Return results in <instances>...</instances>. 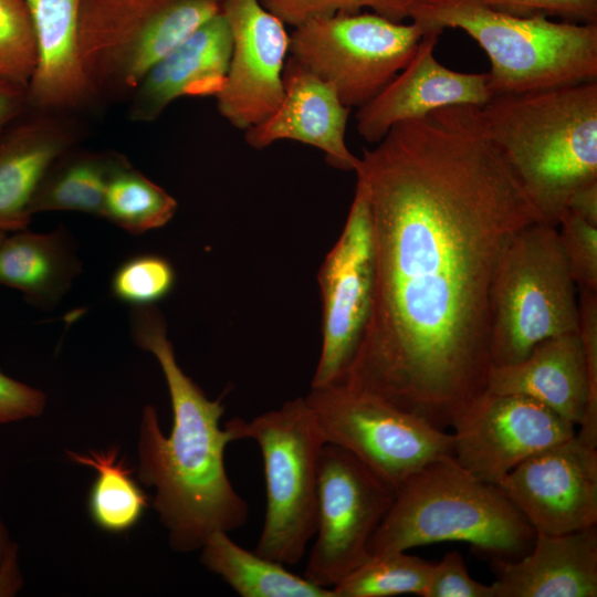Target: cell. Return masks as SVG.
Returning <instances> with one entry per match:
<instances>
[{
	"label": "cell",
	"mask_w": 597,
	"mask_h": 597,
	"mask_svg": "<svg viewBox=\"0 0 597 597\" xmlns=\"http://www.w3.org/2000/svg\"><path fill=\"white\" fill-rule=\"evenodd\" d=\"M376 144L355 170L370 212L373 306L337 383L444 430L486 389L498 258L542 220L479 106L400 122Z\"/></svg>",
	"instance_id": "6da1fadb"
},
{
	"label": "cell",
	"mask_w": 597,
	"mask_h": 597,
	"mask_svg": "<svg viewBox=\"0 0 597 597\" xmlns=\"http://www.w3.org/2000/svg\"><path fill=\"white\" fill-rule=\"evenodd\" d=\"M129 328L134 343L160 365L174 415L165 436L156 408L144 407L138 476L155 489L153 505L171 548L193 552L210 534L230 533L248 521V503L234 490L224 465L226 447L234 439L220 426L221 398L210 400L178 365L161 312L154 305L132 306Z\"/></svg>",
	"instance_id": "7a4b0ae2"
},
{
	"label": "cell",
	"mask_w": 597,
	"mask_h": 597,
	"mask_svg": "<svg viewBox=\"0 0 597 597\" xmlns=\"http://www.w3.org/2000/svg\"><path fill=\"white\" fill-rule=\"evenodd\" d=\"M480 112L541 220L557 227L570 199L597 184V80L494 95Z\"/></svg>",
	"instance_id": "3957f363"
},
{
	"label": "cell",
	"mask_w": 597,
	"mask_h": 597,
	"mask_svg": "<svg viewBox=\"0 0 597 597\" xmlns=\"http://www.w3.org/2000/svg\"><path fill=\"white\" fill-rule=\"evenodd\" d=\"M535 535L498 485L475 479L448 454L396 488L368 551L373 555L460 541L492 561H515L531 551Z\"/></svg>",
	"instance_id": "277c9868"
},
{
	"label": "cell",
	"mask_w": 597,
	"mask_h": 597,
	"mask_svg": "<svg viewBox=\"0 0 597 597\" xmlns=\"http://www.w3.org/2000/svg\"><path fill=\"white\" fill-rule=\"evenodd\" d=\"M408 19L423 31L463 30L488 55L494 95L597 80V23L521 17L479 0H410Z\"/></svg>",
	"instance_id": "5b68a950"
},
{
	"label": "cell",
	"mask_w": 597,
	"mask_h": 597,
	"mask_svg": "<svg viewBox=\"0 0 597 597\" xmlns=\"http://www.w3.org/2000/svg\"><path fill=\"white\" fill-rule=\"evenodd\" d=\"M577 287L557 227L517 230L503 247L489 293L491 366L523 360L541 342L578 332Z\"/></svg>",
	"instance_id": "8992f818"
},
{
	"label": "cell",
	"mask_w": 597,
	"mask_h": 597,
	"mask_svg": "<svg viewBox=\"0 0 597 597\" xmlns=\"http://www.w3.org/2000/svg\"><path fill=\"white\" fill-rule=\"evenodd\" d=\"M223 426L234 441H255L262 454L266 509L254 552L283 565L298 563L316 532L318 460L326 443L305 397Z\"/></svg>",
	"instance_id": "52a82bcc"
},
{
	"label": "cell",
	"mask_w": 597,
	"mask_h": 597,
	"mask_svg": "<svg viewBox=\"0 0 597 597\" xmlns=\"http://www.w3.org/2000/svg\"><path fill=\"white\" fill-rule=\"evenodd\" d=\"M223 0H80L77 46L98 100L130 97L146 72Z\"/></svg>",
	"instance_id": "ba28073f"
},
{
	"label": "cell",
	"mask_w": 597,
	"mask_h": 597,
	"mask_svg": "<svg viewBox=\"0 0 597 597\" xmlns=\"http://www.w3.org/2000/svg\"><path fill=\"white\" fill-rule=\"evenodd\" d=\"M425 31L375 12L310 20L290 32L289 55L331 85L347 107L373 100L410 61Z\"/></svg>",
	"instance_id": "9c48e42d"
},
{
	"label": "cell",
	"mask_w": 597,
	"mask_h": 597,
	"mask_svg": "<svg viewBox=\"0 0 597 597\" xmlns=\"http://www.w3.org/2000/svg\"><path fill=\"white\" fill-rule=\"evenodd\" d=\"M305 399L326 443L353 453L395 490L423 465L452 454V433L343 384L311 387Z\"/></svg>",
	"instance_id": "30bf717a"
},
{
	"label": "cell",
	"mask_w": 597,
	"mask_h": 597,
	"mask_svg": "<svg viewBox=\"0 0 597 597\" xmlns=\"http://www.w3.org/2000/svg\"><path fill=\"white\" fill-rule=\"evenodd\" d=\"M317 524L303 576L333 588L369 556L395 489L349 451L325 443L318 460Z\"/></svg>",
	"instance_id": "8fae6325"
},
{
	"label": "cell",
	"mask_w": 597,
	"mask_h": 597,
	"mask_svg": "<svg viewBox=\"0 0 597 597\" xmlns=\"http://www.w3.org/2000/svg\"><path fill=\"white\" fill-rule=\"evenodd\" d=\"M322 348L312 387L337 383L367 327L374 298V244L364 189L356 184L344 229L320 271Z\"/></svg>",
	"instance_id": "7c38bea8"
},
{
	"label": "cell",
	"mask_w": 597,
	"mask_h": 597,
	"mask_svg": "<svg viewBox=\"0 0 597 597\" xmlns=\"http://www.w3.org/2000/svg\"><path fill=\"white\" fill-rule=\"evenodd\" d=\"M451 427L455 462L495 485L530 457L576 433L575 425L535 399L486 390Z\"/></svg>",
	"instance_id": "4fadbf2b"
},
{
	"label": "cell",
	"mask_w": 597,
	"mask_h": 597,
	"mask_svg": "<svg viewBox=\"0 0 597 597\" xmlns=\"http://www.w3.org/2000/svg\"><path fill=\"white\" fill-rule=\"evenodd\" d=\"M498 486L536 533L597 524V447L575 433L520 463Z\"/></svg>",
	"instance_id": "5bb4252c"
},
{
	"label": "cell",
	"mask_w": 597,
	"mask_h": 597,
	"mask_svg": "<svg viewBox=\"0 0 597 597\" xmlns=\"http://www.w3.org/2000/svg\"><path fill=\"white\" fill-rule=\"evenodd\" d=\"M222 14L232 51L217 108L234 128L247 130L270 116L282 100L290 33L259 0H223Z\"/></svg>",
	"instance_id": "9a60e30c"
},
{
	"label": "cell",
	"mask_w": 597,
	"mask_h": 597,
	"mask_svg": "<svg viewBox=\"0 0 597 597\" xmlns=\"http://www.w3.org/2000/svg\"><path fill=\"white\" fill-rule=\"evenodd\" d=\"M440 35L436 30L425 31L408 64L357 108L356 128L363 139L376 144L400 122L448 106L481 107L493 97L488 73L458 72L438 62L434 48Z\"/></svg>",
	"instance_id": "2e32d148"
},
{
	"label": "cell",
	"mask_w": 597,
	"mask_h": 597,
	"mask_svg": "<svg viewBox=\"0 0 597 597\" xmlns=\"http://www.w3.org/2000/svg\"><path fill=\"white\" fill-rule=\"evenodd\" d=\"M350 109L331 85L289 55L279 106L263 122L244 130V139L254 149L279 140L300 142L320 149L332 167L355 171L359 157L346 144Z\"/></svg>",
	"instance_id": "e0dca14e"
},
{
	"label": "cell",
	"mask_w": 597,
	"mask_h": 597,
	"mask_svg": "<svg viewBox=\"0 0 597 597\" xmlns=\"http://www.w3.org/2000/svg\"><path fill=\"white\" fill-rule=\"evenodd\" d=\"M231 51V31L221 12L146 72L129 97V118L149 123L179 97H216L223 88Z\"/></svg>",
	"instance_id": "ac0fdd59"
},
{
	"label": "cell",
	"mask_w": 597,
	"mask_h": 597,
	"mask_svg": "<svg viewBox=\"0 0 597 597\" xmlns=\"http://www.w3.org/2000/svg\"><path fill=\"white\" fill-rule=\"evenodd\" d=\"M59 113L27 108L0 134V230H25L33 196L50 166L75 143Z\"/></svg>",
	"instance_id": "d6986e66"
},
{
	"label": "cell",
	"mask_w": 597,
	"mask_h": 597,
	"mask_svg": "<svg viewBox=\"0 0 597 597\" xmlns=\"http://www.w3.org/2000/svg\"><path fill=\"white\" fill-rule=\"evenodd\" d=\"M492 565L495 597H596L597 527L536 533L525 556Z\"/></svg>",
	"instance_id": "ffe728a7"
},
{
	"label": "cell",
	"mask_w": 597,
	"mask_h": 597,
	"mask_svg": "<svg viewBox=\"0 0 597 597\" xmlns=\"http://www.w3.org/2000/svg\"><path fill=\"white\" fill-rule=\"evenodd\" d=\"M33 20L38 65L27 88L28 107L50 113L77 111L98 100L80 61V0H25Z\"/></svg>",
	"instance_id": "44dd1931"
},
{
	"label": "cell",
	"mask_w": 597,
	"mask_h": 597,
	"mask_svg": "<svg viewBox=\"0 0 597 597\" xmlns=\"http://www.w3.org/2000/svg\"><path fill=\"white\" fill-rule=\"evenodd\" d=\"M486 391L535 399L578 426L588 400V378L578 332L538 343L521 362L491 366Z\"/></svg>",
	"instance_id": "7402d4cb"
},
{
	"label": "cell",
	"mask_w": 597,
	"mask_h": 597,
	"mask_svg": "<svg viewBox=\"0 0 597 597\" xmlns=\"http://www.w3.org/2000/svg\"><path fill=\"white\" fill-rule=\"evenodd\" d=\"M81 270L74 240L63 227L50 233L15 231L0 243V284L40 308L55 307Z\"/></svg>",
	"instance_id": "603a6c76"
},
{
	"label": "cell",
	"mask_w": 597,
	"mask_h": 597,
	"mask_svg": "<svg viewBox=\"0 0 597 597\" xmlns=\"http://www.w3.org/2000/svg\"><path fill=\"white\" fill-rule=\"evenodd\" d=\"M201 563L242 597H336L331 588L317 586L289 572L283 564L248 551L228 532L210 534L202 546Z\"/></svg>",
	"instance_id": "cb8c5ba5"
},
{
	"label": "cell",
	"mask_w": 597,
	"mask_h": 597,
	"mask_svg": "<svg viewBox=\"0 0 597 597\" xmlns=\"http://www.w3.org/2000/svg\"><path fill=\"white\" fill-rule=\"evenodd\" d=\"M124 156L70 153L46 170L31 201L32 216L43 211H76L102 217L106 186Z\"/></svg>",
	"instance_id": "d4e9b609"
},
{
	"label": "cell",
	"mask_w": 597,
	"mask_h": 597,
	"mask_svg": "<svg viewBox=\"0 0 597 597\" xmlns=\"http://www.w3.org/2000/svg\"><path fill=\"white\" fill-rule=\"evenodd\" d=\"M66 453L70 460L97 472L88 494L93 522L111 533L126 532L135 526L148 506V498L137 484L133 469L121 457L118 448L91 450L87 454Z\"/></svg>",
	"instance_id": "484cf974"
},
{
	"label": "cell",
	"mask_w": 597,
	"mask_h": 597,
	"mask_svg": "<svg viewBox=\"0 0 597 597\" xmlns=\"http://www.w3.org/2000/svg\"><path fill=\"white\" fill-rule=\"evenodd\" d=\"M177 207L172 196L124 157L108 179L102 217L129 233L140 234L167 224Z\"/></svg>",
	"instance_id": "4316f807"
},
{
	"label": "cell",
	"mask_w": 597,
	"mask_h": 597,
	"mask_svg": "<svg viewBox=\"0 0 597 597\" xmlns=\"http://www.w3.org/2000/svg\"><path fill=\"white\" fill-rule=\"evenodd\" d=\"M431 568V563L406 551L373 554L332 589L336 597H425Z\"/></svg>",
	"instance_id": "83f0119b"
},
{
	"label": "cell",
	"mask_w": 597,
	"mask_h": 597,
	"mask_svg": "<svg viewBox=\"0 0 597 597\" xmlns=\"http://www.w3.org/2000/svg\"><path fill=\"white\" fill-rule=\"evenodd\" d=\"M36 65V38L27 1L0 0V78L28 88Z\"/></svg>",
	"instance_id": "f1b7e54d"
},
{
	"label": "cell",
	"mask_w": 597,
	"mask_h": 597,
	"mask_svg": "<svg viewBox=\"0 0 597 597\" xmlns=\"http://www.w3.org/2000/svg\"><path fill=\"white\" fill-rule=\"evenodd\" d=\"M175 271L168 260L142 254L122 263L115 271L111 289L114 296L132 306L154 305L172 290Z\"/></svg>",
	"instance_id": "f546056e"
},
{
	"label": "cell",
	"mask_w": 597,
	"mask_h": 597,
	"mask_svg": "<svg viewBox=\"0 0 597 597\" xmlns=\"http://www.w3.org/2000/svg\"><path fill=\"white\" fill-rule=\"evenodd\" d=\"M261 6L285 25L298 27L310 20L338 13H358L364 9L396 22L408 19L410 0H259Z\"/></svg>",
	"instance_id": "4dcf8cb0"
},
{
	"label": "cell",
	"mask_w": 597,
	"mask_h": 597,
	"mask_svg": "<svg viewBox=\"0 0 597 597\" xmlns=\"http://www.w3.org/2000/svg\"><path fill=\"white\" fill-rule=\"evenodd\" d=\"M557 230L577 290L597 293V227L566 211Z\"/></svg>",
	"instance_id": "1f68e13d"
},
{
	"label": "cell",
	"mask_w": 597,
	"mask_h": 597,
	"mask_svg": "<svg viewBox=\"0 0 597 597\" xmlns=\"http://www.w3.org/2000/svg\"><path fill=\"white\" fill-rule=\"evenodd\" d=\"M578 306V335L586 362L588 400L576 434L585 443L597 447V293L580 292Z\"/></svg>",
	"instance_id": "d6a6232c"
},
{
	"label": "cell",
	"mask_w": 597,
	"mask_h": 597,
	"mask_svg": "<svg viewBox=\"0 0 597 597\" xmlns=\"http://www.w3.org/2000/svg\"><path fill=\"white\" fill-rule=\"evenodd\" d=\"M425 597H495L492 585L473 579L462 555L452 551L432 564Z\"/></svg>",
	"instance_id": "836d02e7"
},
{
	"label": "cell",
	"mask_w": 597,
	"mask_h": 597,
	"mask_svg": "<svg viewBox=\"0 0 597 597\" xmlns=\"http://www.w3.org/2000/svg\"><path fill=\"white\" fill-rule=\"evenodd\" d=\"M511 14L558 15L575 23H597V0H479Z\"/></svg>",
	"instance_id": "e575fe53"
},
{
	"label": "cell",
	"mask_w": 597,
	"mask_h": 597,
	"mask_svg": "<svg viewBox=\"0 0 597 597\" xmlns=\"http://www.w3.org/2000/svg\"><path fill=\"white\" fill-rule=\"evenodd\" d=\"M45 404L43 391L7 376L0 369V423L39 417Z\"/></svg>",
	"instance_id": "d590c367"
},
{
	"label": "cell",
	"mask_w": 597,
	"mask_h": 597,
	"mask_svg": "<svg viewBox=\"0 0 597 597\" xmlns=\"http://www.w3.org/2000/svg\"><path fill=\"white\" fill-rule=\"evenodd\" d=\"M21 586L17 567V548L0 520V596L14 594Z\"/></svg>",
	"instance_id": "8d00e7d4"
},
{
	"label": "cell",
	"mask_w": 597,
	"mask_h": 597,
	"mask_svg": "<svg viewBox=\"0 0 597 597\" xmlns=\"http://www.w3.org/2000/svg\"><path fill=\"white\" fill-rule=\"evenodd\" d=\"M27 108V88L0 78V134Z\"/></svg>",
	"instance_id": "74e56055"
},
{
	"label": "cell",
	"mask_w": 597,
	"mask_h": 597,
	"mask_svg": "<svg viewBox=\"0 0 597 597\" xmlns=\"http://www.w3.org/2000/svg\"><path fill=\"white\" fill-rule=\"evenodd\" d=\"M567 211L597 227V184L578 191L570 199Z\"/></svg>",
	"instance_id": "f35d334b"
},
{
	"label": "cell",
	"mask_w": 597,
	"mask_h": 597,
	"mask_svg": "<svg viewBox=\"0 0 597 597\" xmlns=\"http://www.w3.org/2000/svg\"><path fill=\"white\" fill-rule=\"evenodd\" d=\"M6 235H7V232L0 230V243Z\"/></svg>",
	"instance_id": "ab89813d"
}]
</instances>
